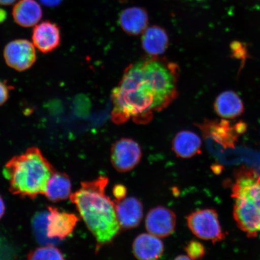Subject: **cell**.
Listing matches in <instances>:
<instances>
[{
    "label": "cell",
    "mask_w": 260,
    "mask_h": 260,
    "mask_svg": "<svg viewBox=\"0 0 260 260\" xmlns=\"http://www.w3.org/2000/svg\"><path fill=\"white\" fill-rule=\"evenodd\" d=\"M133 252L139 259H157L164 252V245L159 237L151 234H141L133 244Z\"/></svg>",
    "instance_id": "13"
},
{
    "label": "cell",
    "mask_w": 260,
    "mask_h": 260,
    "mask_svg": "<svg viewBox=\"0 0 260 260\" xmlns=\"http://www.w3.org/2000/svg\"><path fill=\"white\" fill-rule=\"evenodd\" d=\"M175 259H190L187 255H180L177 256Z\"/></svg>",
    "instance_id": "30"
},
{
    "label": "cell",
    "mask_w": 260,
    "mask_h": 260,
    "mask_svg": "<svg viewBox=\"0 0 260 260\" xmlns=\"http://www.w3.org/2000/svg\"><path fill=\"white\" fill-rule=\"evenodd\" d=\"M178 65L149 56L126 68L112 91V119L117 124L130 118L145 123L152 113L164 109L178 95Z\"/></svg>",
    "instance_id": "1"
},
{
    "label": "cell",
    "mask_w": 260,
    "mask_h": 260,
    "mask_svg": "<svg viewBox=\"0 0 260 260\" xmlns=\"http://www.w3.org/2000/svg\"><path fill=\"white\" fill-rule=\"evenodd\" d=\"M108 183L109 179L104 176L82 182L80 189L71 193L70 197L95 237L98 249L111 243L121 229L116 217L115 202L106 194Z\"/></svg>",
    "instance_id": "2"
},
{
    "label": "cell",
    "mask_w": 260,
    "mask_h": 260,
    "mask_svg": "<svg viewBox=\"0 0 260 260\" xmlns=\"http://www.w3.org/2000/svg\"><path fill=\"white\" fill-rule=\"evenodd\" d=\"M177 218L173 211L158 206L149 211L145 219L146 230L159 238L170 236L174 232Z\"/></svg>",
    "instance_id": "10"
},
{
    "label": "cell",
    "mask_w": 260,
    "mask_h": 260,
    "mask_svg": "<svg viewBox=\"0 0 260 260\" xmlns=\"http://www.w3.org/2000/svg\"><path fill=\"white\" fill-rule=\"evenodd\" d=\"M48 211L37 213L32 220V227L35 239L41 245H54L57 243L47 236Z\"/></svg>",
    "instance_id": "20"
},
{
    "label": "cell",
    "mask_w": 260,
    "mask_h": 260,
    "mask_svg": "<svg viewBox=\"0 0 260 260\" xmlns=\"http://www.w3.org/2000/svg\"><path fill=\"white\" fill-rule=\"evenodd\" d=\"M28 259H64L63 253L54 245H47L40 247L29 252L27 255Z\"/></svg>",
    "instance_id": "21"
},
{
    "label": "cell",
    "mask_w": 260,
    "mask_h": 260,
    "mask_svg": "<svg viewBox=\"0 0 260 260\" xmlns=\"http://www.w3.org/2000/svg\"><path fill=\"white\" fill-rule=\"evenodd\" d=\"M117 219L121 229L129 230L137 227L144 216V207L136 197L125 198L115 202Z\"/></svg>",
    "instance_id": "11"
},
{
    "label": "cell",
    "mask_w": 260,
    "mask_h": 260,
    "mask_svg": "<svg viewBox=\"0 0 260 260\" xmlns=\"http://www.w3.org/2000/svg\"><path fill=\"white\" fill-rule=\"evenodd\" d=\"M71 181L68 175L55 171L48 179L43 194L53 202H58L70 198Z\"/></svg>",
    "instance_id": "19"
},
{
    "label": "cell",
    "mask_w": 260,
    "mask_h": 260,
    "mask_svg": "<svg viewBox=\"0 0 260 260\" xmlns=\"http://www.w3.org/2000/svg\"><path fill=\"white\" fill-rule=\"evenodd\" d=\"M202 141L196 133L183 130L175 135L172 148L174 153L181 158H189L201 152Z\"/></svg>",
    "instance_id": "16"
},
{
    "label": "cell",
    "mask_w": 260,
    "mask_h": 260,
    "mask_svg": "<svg viewBox=\"0 0 260 260\" xmlns=\"http://www.w3.org/2000/svg\"><path fill=\"white\" fill-rule=\"evenodd\" d=\"M185 251L190 259L202 258L206 253L204 246L197 241H190L188 243L187 246L185 247Z\"/></svg>",
    "instance_id": "22"
},
{
    "label": "cell",
    "mask_w": 260,
    "mask_h": 260,
    "mask_svg": "<svg viewBox=\"0 0 260 260\" xmlns=\"http://www.w3.org/2000/svg\"><path fill=\"white\" fill-rule=\"evenodd\" d=\"M12 16L16 24L23 27H31L40 21L42 10L35 0H19L13 8Z\"/></svg>",
    "instance_id": "17"
},
{
    "label": "cell",
    "mask_w": 260,
    "mask_h": 260,
    "mask_svg": "<svg viewBox=\"0 0 260 260\" xmlns=\"http://www.w3.org/2000/svg\"><path fill=\"white\" fill-rule=\"evenodd\" d=\"M142 34V46L149 56L158 57L167 50L170 40L164 28L152 25L147 27Z\"/></svg>",
    "instance_id": "15"
},
{
    "label": "cell",
    "mask_w": 260,
    "mask_h": 260,
    "mask_svg": "<svg viewBox=\"0 0 260 260\" xmlns=\"http://www.w3.org/2000/svg\"><path fill=\"white\" fill-rule=\"evenodd\" d=\"M60 28L53 22L45 21L35 25L32 32V43L42 53H49L60 44Z\"/></svg>",
    "instance_id": "12"
},
{
    "label": "cell",
    "mask_w": 260,
    "mask_h": 260,
    "mask_svg": "<svg viewBox=\"0 0 260 260\" xmlns=\"http://www.w3.org/2000/svg\"><path fill=\"white\" fill-rule=\"evenodd\" d=\"M16 1V0H0V5L3 6H9L12 4Z\"/></svg>",
    "instance_id": "29"
},
{
    "label": "cell",
    "mask_w": 260,
    "mask_h": 260,
    "mask_svg": "<svg viewBox=\"0 0 260 260\" xmlns=\"http://www.w3.org/2000/svg\"><path fill=\"white\" fill-rule=\"evenodd\" d=\"M235 200L234 217L250 237L260 233V175L250 168L240 170L232 188Z\"/></svg>",
    "instance_id": "4"
},
{
    "label": "cell",
    "mask_w": 260,
    "mask_h": 260,
    "mask_svg": "<svg viewBox=\"0 0 260 260\" xmlns=\"http://www.w3.org/2000/svg\"><path fill=\"white\" fill-rule=\"evenodd\" d=\"M199 128L204 138L213 140L223 148H234L238 140L239 136L246 130L245 122L239 121L232 124L226 120H206L203 123H198Z\"/></svg>",
    "instance_id": "5"
},
{
    "label": "cell",
    "mask_w": 260,
    "mask_h": 260,
    "mask_svg": "<svg viewBox=\"0 0 260 260\" xmlns=\"http://www.w3.org/2000/svg\"><path fill=\"white\" fill-rule=\"evenodd\" d=\"M47 236L57 243L73 233L79 219L76 214L48 207Z\"/></svg>",
    "instance_id": "9"
},
{
    "label": "cell",
    "mask_w": 260,
    "mask_h": 260,
    "mask_svg": "<svg viewBox=\"0 0 260 260\" xmlns=\"http://www.w3.org/2000/svg\"><path fill=\"white\" fill-rule=\"evenodd\" d=\"M5 210L6 207L4 201H3L2 197L0 196V219L4 216Z\"/></svg>",
    "instance_id": "27"
},
{
    "label": "cell",
    "mask_w": 260,
    "mask_h": 260,
    "mask_svg": "<svg viewBox=\"0 0 260 260\" xmlns=\"http://www.w3.org/2000/svg\"><path fill=\"white\" fill-rule=\"evenodd\" d=\"M142 152L138 143L130 138H122L116 141L111 148V162L119 172H128L141 160Z\"/></svg>",
    "instance_id": "7"
},
{
    "label": "cell",
    "mask_w": 260,
    "mask_h": 260,
    "mask_svg": "<svg viewBox=\"0 0 260 260\" xmlns=\"http://www.w3.org/2000/svg\"><path fill=\"white\" fill-rule=\"evenodd\" d=\"M231 49L234 57L238 59L245 60L248 56L245 45L239 42H234L231 45Z\"/></svg>",
    "instance_id": "23"
},
{
    "label": "cell",
    "mask_w": 260,
    "mask_h": 260,
    "mask_svg": "<svg viewBox=\"0 0 260 260\" xmlns=\"http://www.w3.org/2000/svg\"><path fill=\"white\" fill-rule=\"evenodd\" d=\"M42 5L47 7L55 8L60 5L63 0H40Z\"/></svg>",
    "instance_id": "26"
},
{
    "label": "cell",
    "mask_w": 260,
    "mask_h": 260,
    "mask_svg": "<svg viewBox=\"0 0 260 260\" xmlns=\"http://www.w3.org/2000/svg\"><path fill=\"white\" fill-rule=\"evenodd\" d=\"M113 194L116 201L125 199L126 196V188L121 184L115 185L113 188Z\"/></svg>",
    "instance_id": "24"
},
{
    "label": "cell",
    "mask_w": 260,
    "mask_h": 260,
    "mask_svg": "<svg viewBox=\"0 0 260 260\" xmlns=\"http://www.w3.org/2000/svg\"><path fill=\"white\" fill-rule=\"evenodd\" d=\"M6 64L18 71L30 69L37 60L36 48L27 40H16L6 45L3 52Z\"/></svg>",
    "instance_id": "8"
},
{
    "label": "cell",
    "mask_w": 260,
    "mask_h": 260,
    "mask_svg": "<svg viewBox=\"0 0 260 260\" xmlns=\"http://www.w3.org/2000/svg\"><path fill=\"white\" fill-rule=\"evenodd\" d=\"M188 226L194 235L201 239L213 243L225 238L215 210L204 209L194 211L187 217Z\"/></svg>",
    "instance_id": "6"
},
{
    "label": "cell",
    "mask_w": 260,
    "mask_h": 260,
    "mask_svg": "<svg viewBox=\"0 0 260 260\" xmlns=\"http://www.w3.org/2000/svg\"><path fill=\"white\" fill-rule=\"evenodd\" d=\"M148 21L147 12L141 7H131L123 10L119 17L121 28L130 35L143 34L148 27Z\"/></svg>",
    "instance_id": "14"
},
{
    "label": "cell",
    "mask_w": 260,
    "mask_h": 260,
    "mask_svg": "<svg viewBox=\"0 0 260 260\" xmlns=\"http://www.w3.org/2000/svg\"><path fill=\"white\" fill-rule=\"evenodd\" d=\"M214 109L217 115L225 119L237 118L245 112L242 99L232 90L225 91L216 98Z\"/></svg>",
    "instance_id": "18"
},
{
    "label": "cell",
    "mask_w": 260,
    "mask_h": 260,
    "mask_svg": "<svg viewBox=\"0 0 260 260\" xmlns=\"http://www.w3.org/2000/svg\"><path fill=\"white\" fill-rule=\"evenodd\" d=\"M10 87L6 83L0 80V106L7 102L9 97Z\"/></svg>",
    "instance_id": "25"
},
{
    "label": "cell",
    "mask_w": 260,
    "mask_h": 260,
    "mask_svg": "<svg viewBox=\"0 0 260 260\" xmlns=\"http://www.w3.org/2000/svg\"><path fill=\"white\" fill-rule=\"evenodd\" d=\"M7 18V13L4 9H0V24L4 22Z\"/></svg>",
    "instance_id": "28"
},
{
    "label": "cell",
    "mask_w": 260,
    "mask_h": 260,
    "mask_svg": "<svg viewBox=\"0 0 260 260\" xmlns=\"http://www.w3.org/2000/svg\"><path fill=\"white\" fill-rule=\"evenodd\" d=\"M54 172L40 149L31 147L6 162L3 174L12 193L34 199L44 194L48 179Z\"/></svg>",
    "instance_id": "3"
}]
</instances>
